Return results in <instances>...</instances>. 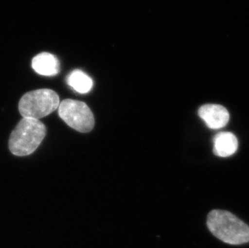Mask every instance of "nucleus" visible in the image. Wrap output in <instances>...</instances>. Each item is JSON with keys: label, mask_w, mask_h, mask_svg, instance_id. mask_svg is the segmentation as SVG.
Listing matches in <instances>:
<instances>
[{"label": "nucleus", "mask_w": 249, "mask_h": 248, "mask_svg": "<svg viewBox=\"0 0 249 248\" xmlns=\"http://www.w3.org/2000/svg\"><path fill=\"white\" fill-rule=\"evenodd\" d=\"M210 231L225 244L242 245L249 242V227L233 213L214 210L207 217Z\"/></svg>", "instance_id": "1"}, {"label": "nucleus", "mask_w": 249, "mask_h": 248, "mask_svg": "<svg viewBox=\"0 0 249 248\" xmlns=\"http://www.w3.org/2000/svg\"><path fill=\"white\" fill-rule=\"evenodd\" d=\"M46 127L40 120L23 118L9 139V149L17 157H26L37 149L46 136Z\"/></svg>", "instance_id": "2"}, {"label": "nucleus", "mask_w": 249, "mask_h": 248, "mask_svg": "<svg viewBox=\"0 0 249 248\" xmlns=\"http://www.w3.org/2000/svg\"><path fill=\"white\" fill-rule=\"evenodd\" d=\"M58 94L50 89L28 92L19 100V110L23 118L40 120L58 109Z\"/></svg>", "instance_id": "3"}, {"label": "nucleus", "mask_w": 249, "mask_h": 248, "mask_svg": "<svg viewBox=\"0 0 249 248\" xmlns=\"http://www.w3.org/2000/svg\"><path fill=\"white\" fill-rule=\"evenodd\" d=\"M58 115L68 126L82 133H87L94 128V115L89 106L81 101H62L59 104Z\"/></svg>", "instance_id": "4"}, {"label": "nucleus", "mask_w": 249, "mask_h": 248, "mask_svg": "<svg viewBox=\"0 0 249 248\" xmlns=\"http://www.w3.org/2000/svg\"><path fill=\"white\" fill-rule=\"evenodd\" d=\"M198 115L211 129H219L228 124L230 115L224 106L217 104L203 105L198 110Z\"/></svg>", "instance_id": "5"}, {"label": "nucleus", "mask_w": 249, "mask_h": 248, "mask_svg": "<svg viewBox=\"0 0 249 248\" xmlns=\"http://www.w3.org/2000/svg\"><path fill=\"white\" fill-rule=\"evenodd\" d=\"M32 66L33 70L40 75L54 76L59 72L58 60L53 54L42 53L33 59Z\"/></svg>", "instance_id": "6"}, {"label": "nucleus", "mask_w": 249, "mask_h": 248, "mask_svg": "<svg viewBox=\"0 0 249 248\" xmlns=\"http://www.w3.org/2000/svg\"><path fill=\"white\" fill-rule=\"evenodd\" d=\"M214 153L220 157H230L238 149L236 136L231 132H221L214 137Z\"/></svg>", "instance_id": "7"}, {"label": "nucleus", "mask_w": 249, "mask_h": 248, "mask_svg": "<svg viewBox=\"0 0 249 248\" xmlns=\"http://www.w3.org/2000/svg\"><path fill=\"white\" fill-rule=\"evenodd\" d=\"M68 84L75 91L80 94H87L93 87V81L83 71H74L69 76Z\"/></svg>", "instance_id": "8"}]
</instances>
